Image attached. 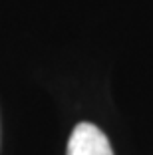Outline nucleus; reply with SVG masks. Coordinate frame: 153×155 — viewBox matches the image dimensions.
Masks as SVG:
<instances>
[{"instance_id": "obj_1", "label": "nucleus", "mask_w": 153, "mask_h": 155, "mask_svg": "<svg viewBox=\"0 0 153 155\" xmlns=\"http://www.w3.org/2000/svg\"><path fill=\"white\" fill-rule=\"evenodd\" d=\"M66 155H113L109 139L94 123L81 121L74 127Z\"/></svg>"}]
</instances>
